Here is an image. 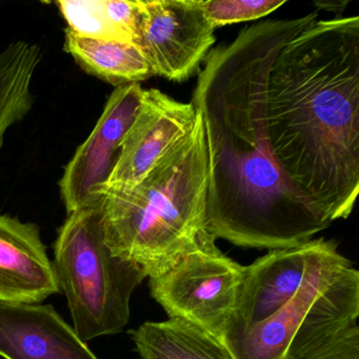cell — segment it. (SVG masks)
Listing matches in <instances>:
<instances>
[{
	"mask_svg": "<svg viewBox=\"0 0 359 359\" xmlns=\"http://www.w3.org/2000/svg\"><path fill=\"white\" fill-rule=\"evenodd\" d=\"M318 20L312 12L245 27L208 54L191 104L207 150L205 229L238 247L285 249L312 239L327 222L285 177L269 142L271 69L285 43Z\"/></svg>",
	"mask_w": 359,
	"mask_h": 359,
	"instance_id": "obj_1",
	"label": "cell"
},
{
	"mask_svg": "<svg viewBox=\"0 0 359 359\" xmlns=\"http://www.w3.org/2000/svg\"><path fill=\"white\" fill-rule=\"evenodd\" d=\"M273 158L327 220L359 191V18L317 20L283 46L266 102Z\"/></svg>",
	"mask_w": 359,
	"mask_h": 359,
	"instance_id": "obj_2",
	"label": "cell"
},
{
	"mask_svg": "<svg viewBox=\"0 0 359 359\" xmlns=\"http://www.w3.org/2000/svg\"><path fill=\"white\" fill-rule=\"evenodd\" d=\"M173 144L142 182L108 190L102 201L104 243L147 276L169 268L205 229L208 165L203 119Z\"/></svg>",
	"mask_w": 359,
	"mask_h": 359,
	"instance_id": "obj_3",
	"label": "cell"
},
{
	"mask_svg": "<svg viewBox=\"0 0 359 359\" xmlns=\"http://www.w3.org/2000/svg\"><path fill=\"white\" fill-rule=\"evenodd\" d=\"M359 316V272L323 238L304 283L272 316L222 338L235 359H302Z\"/></svg>",
	"mask_w": 359,
	"mask_h": 359,
	"instance_id": "obj_4",
	"label": "cell"
},
{
	"mask_svg": "<svg viewBox=\"0 0 359 359\" xmlns=\"http://www.w3.org/2000/svg\"><path fill=\"white\" fill-rule=\"evenodd\" d=\"M102 201L68 214L52 262L73 329L86 344L125 329L132 295L148 277L142 266L114 255L104 243Z\"/></svg>",
	"mask_w": 359,
	"mask_h": 359,
	"instance_id": "obj_5",
	"label": "cell"
},
{
	"mask_svg": "<svg viewBox=\"0 0 359 359\" xmlns=\"http://www.w3.org/2000/svg\"><path fill=\"white\" fill-rule=\"evenodd\" d=\"M241 266L222 253L205 229L169 268L149 277L151 296L170 318L198 325L222 342L245 278Z\"/></svg>",
	"mask_w": 359,
	"mask_h": 359,
	"instance_id": "obj_6",
	"label": "cell"
},
{
	"mask_svg": "<svg viewBox=\"0 0 359 359\" xmlns=\"http://www.w3.org/2000/svg\"><path fill=\"white\" fill-rule=\"evenodd\" d=\"M199 0H140L136 45L155 76L184 83L198 73L215 43Z\"/></svg>",
	"mask_w": 359,
	"mask_h": 359,
	"instance_id": "obj_7",
	"label": "cell"
},
{
	"mask_svg": "<svg viewBox=\"0 0 359 359\" xmlns=\"http://www.w3.org/2000/svg\"><path fill=\"white\" fill-rule=\"evenodd\" d=\"M144 90L140 83L115 88L93 131L65 168L60 192L67 213L104 198L121 142L140 111Z\"/></svg>",
	"mask_w": 359,
	"mask_h": 359,
	"instance_id": "obj_8",
	"label": "cell"
},
{
	"mask_svg": "<svg viewBox=\"0 0 359 359\" xmlns=\"http://www.w3.org/2000/svg\"><path fill=\"white\" fill-rule=\"evenodd\" d=\"M191 102H177L161 90H144L137 116L121 142L108 190H127L142 182L157 161L196 123Z\"/></svg>",
	"mask_w": 359,
	"mask_h": 359,
	"instance_id": "obj_9",
	"label": "cell"
},
{
	"mask_svg": "<svg viewBox=\"0 0 359 359\" xmlns=\"http://www.w3.org/2000/svg\"><path fill=\"white\" fill-rule=\"evenodd\" d=\"M323 241L319 237L295 247L271 250L245 266L236 309L224 337L266 320L285 306L304 283Z\"/></svg>",
	"mask_w": 359,
	"mask_h": 359,
	"instance_id": "obj_10",
	"label": "cell"
},
{
	"mask_svg": "<svg viewBox=\"0 0 359 359\" xmlns=\"http://www.w3.org/2000/svg\"><path fill=\"white\" fill-rule=\"evenodd\" d=\"M0 356L98 359L51 304L0 302Z\"/></svg>",
	"mask_w": 359,
	"mask_h": 359,
	"instance_id": "obj_11",
	"label": "cell"
},
{
	"mask_svg": "<svg viewBox=\"0 0 359 359\" xmlns=\"http://www.w3.org/2000/svg\"><path fill=\"white\" fill-rule=\"evenodd\" d=\"M60 292L39 226L0 213V302L39 304Z\"/></svg>",
	"mask_w": 359,
	"mask_h": 359,
	"instance_id": "obj_12",
	"label": "cell"
},
{
	"mask_svg": "<svg viewBox=\"0 0 359 359\" xmlns=\"http://www.w3.org/2000/svg\"><path fill=\"white\" fill-rule=\"evenodd\" d=\"M65 51L88 74L116 88L155 76L144 52L133 41L90 39L66 29Z\"/></svg>",
	"mask_w": 359,
	"mask_h": 359,
	"instance_id": "obj_13",
	"label": "cell"
},
{
	"mask_svg": "<svg viewBox=\"0 0 359 359\" xmlns=\"http://www.w3.org/2000/svg\"><path fill=\"white\" fill-rule=\"evenodd\" d=\"M130 334L140 359H235L215 336L177 317L147 321Z\"/></svg>",
	"mask_w": 359,
	"mask_h": 359,
	"instance_id": "obj_14",
	"label": "cell"
},
{
	"mask_svg": "<svg viewBox=\"0 0 359 359\" xmlns=\"http://www.w3.org/2000/svg\"><path fill=\"white\" fill-rule=\"evenodd\" d=\"M43 50L26 41L0 51V152L8 131L26 118L34 106L32 83Z\"/></svg>",
	"mask_w": 359,
	"mask_h": 359,
	"instance_id": "obj_15",
	"label": "cell"
},
{
	"mask_svg": "<svg viewBox=\"0 0 359 359\" xmlns=\"http://www.w3.org/2000/svg\"><path fill=\"white\" fill-rule=\"evenodd\" d=\"M56 6L68 24L67 30L75 34L90 39L133 41L126 30L117 0H60Z\"/></svg>",
	"mask_w": 359,
	"mask_h": 359,
	"instance_id": "obj_16",
	"label": "cell"
},
{
	"mask_svg": "<svg viewBox=\"0 0 359 359\" xmlns=\"http://www.w3.org/2000/svg\"><path fill=\"white\" fill-rule=\"evenodd\" d=\"M214 29L268 16L285 0H199Z\"/></svg>",
	"mask_w": 359,
	"mask_h": 359,
	"instance_id": "obj_17",
	"label": "cell"
},
{
	"mask_svg": "<svg viewBox=\"0 0 359 359\" xmlns=\"http://www.w3.org/2000/svg\"><path fill=\"white\" fill-rule=\"evenodd\" d=\"M302 359H359L358 325L336 334Z\"/></svg>",
	"mask_w": 359,
	"mask_h": 359,
	"instance_id": "obj_18",
	"label": "cell"
},
{
	"mask_svg": "<svg viewBox=\"0 0 359 359\" xmlns=\"http://www.w3.org/2000/svg\"><path fill=\"white\" fill-rule=\"evenodd\" d=\"M348 4V0H344H344L342 1L335 0V1H317V3H314V6L318 10L339 14L344 11Z\"/></svg>",
	"mask_w": 359,
	"mask_h": 359,
	"instance_id": "obj_19",
	"label": "cell"
}]
</instances>
